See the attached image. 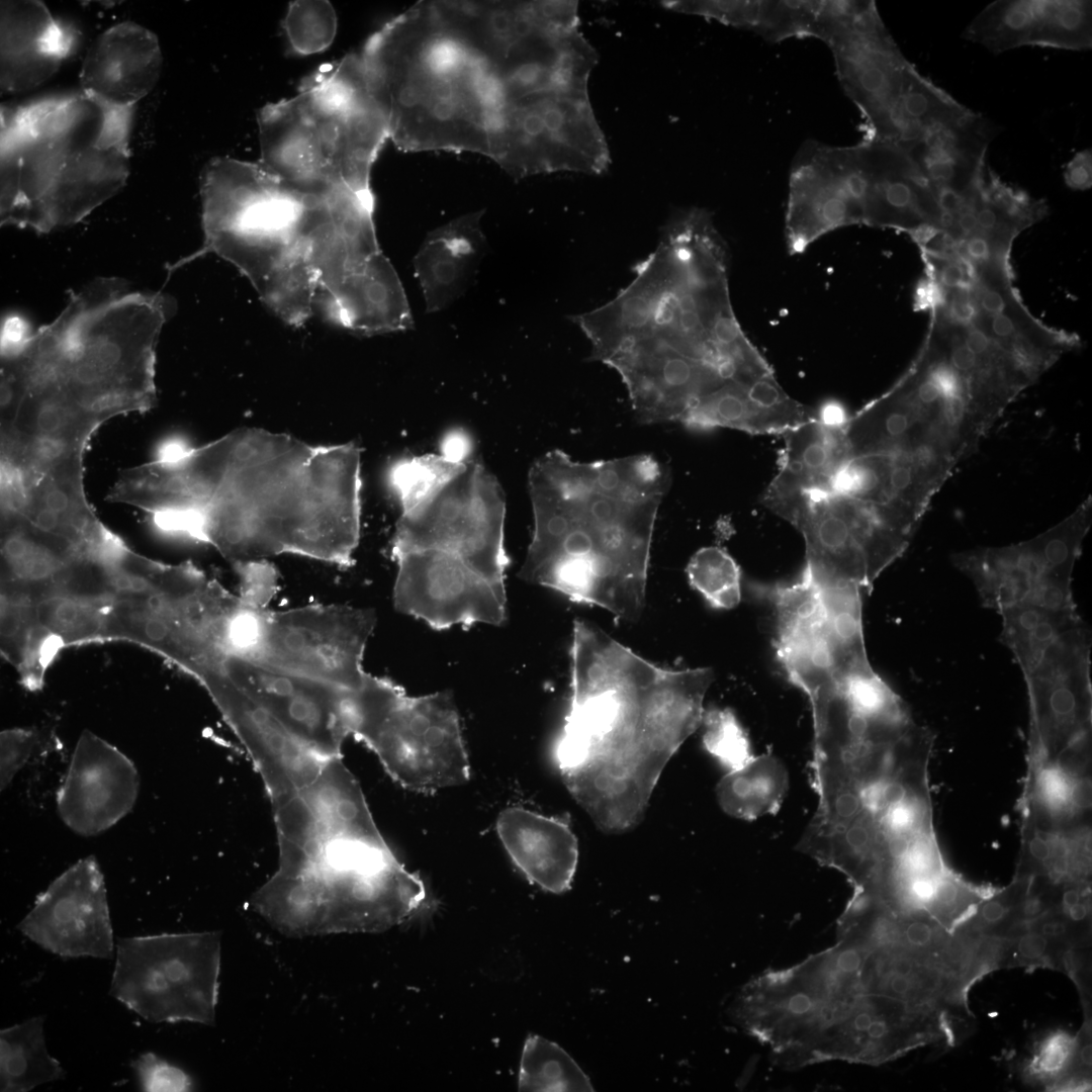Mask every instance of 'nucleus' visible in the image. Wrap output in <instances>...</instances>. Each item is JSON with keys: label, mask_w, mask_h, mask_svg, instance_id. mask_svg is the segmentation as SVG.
<instances>
[{"label": "nucleus", "mask_w": 1092, "mask_h": 1092, "mask_svg": "<svg viewBox=\"0 0 1092 1092\" xmlns=\"http://www.w3.org/2000/svg\"><path fill=\"white\" fill-rule=\"evenodd\" d=\"M186 538L233 565L295 554L349 567L361 529V449L312 446L262 429L197 447Z\"/></svg>", "instance_id": "nucleus-1"}, {"label": "nucleus", "mask_w": 1092, "mask_h": 1092, "mask_svg": "<svg viewBox=\"0 0 1092 1092\" xmlns=\"http://www.w3.org/2000/svg\"><path fill=\"white\" fill-rule=\"evenodd\" d=\"M670 470L653 454L590 462L559 449L528 473L534 529L519 577L637 621Z\"/></svg>", "instance_id": "nucleus-2"}, {"label": "nucleus", "mask_w": 1092, "mask_h": 1092, "mask_svg": "<svg viewBox=\"0 0 1092 1092\" xmlns=\"http://www.w3.org/2000/svg\"><path fill=\"white\" fill-rule=\"evenodd\" d=\"M889 950L856 921L839 917L836 942L744 985L733 1020L780 1066L828 1061L878 1065L918 1044L928 1016L887 989Z\"/></svg>", "instance_id": "nucleus-3"}, {"label": "nucleus", "mask_w": 1092, "mask_h": 1092, "mask_svg": "<svg viewBox=\"0 0 1092 1092\" xmlns=\"http://www.w3.org/2000/svg\"><path fill=\"white\" fill-rule=\"evenodd\" d=\"M573 321L593 350L698 361L734 382L771 369L733 312L726 246L711 214L697 207L670 217L627 287Z\"/></svg>", "instance_id": "nucleus-4"}, {"label": "nucleus", "mask_w": 1092, "mask_h": 1092, "mask_svg": "<svg viewBox=\"0 0 1092 1092\" xmlns=\"http://www.w3.org/2000/svg\"><path fill=\"white\" fill-rule=\"evenodd\" d=\"M711 682L705 667L657 666L576 620L569 708L553 752L560 776L655 774L701 725Z\"/></svg>", "instance_id": "nucleus-5"}, {"label": "nucleus", "mask_w": 1092, "mask_h": 1092, "mask_svg": "<svg viewBox=\"0 0 1092 1092\" xmlns=\"http://www.w3.org/2000/svg\"><path fill=\"white\" fill-rule=\"evenodd\" d=\"M360 57L399 150L489 156L498 83L433 1H419L386 22Z\"/></svg>", "instance_id": "nucleus-6"}, {"label": "nucleus", "mask_w": 1092, "mask_h": 1092, "mask_svg": "<svg viewBox=\"0 0 1092 1092\" xmlns=\"http://www.w3.org/2000/svg\"><path fill=\"white\" fill-rule=\"evenodd\" d=\"M133 110L83 93L2 106L0 173L10 204L1 224L46 234L115 195L129 173Z\"/></svg>", "instance_id": "nucleus-7"}, {"label": "nucleus", "mask_w": 1092, "mask_h": 1092, "mask_svg": "<svg viewBox=\"0 0 1092 1092\" xmlns=\"http://www.w3.org/2000/svg\"><path fill=\"white\" fill-rule=\"evenodd\" d=\"M174 307L169 295L130 291L119 279L91 282L31 332L24 353L29 389L59 393L101 424L151 410L156 347Z\"/></svg>", "instance_id": "nucleus-8"}, {"label": "nucleus", "mask_w": 1092, "mask_h": 1092, "mask_svg": "<svg viewBox=\"0 0 1092 1092\" xmlns=\"http://www.w3.org/2000/svg\"><path fill=\"white\" fill-rule=\"evenodd\" d=\"M350 735L411 791L430 794L469 779L460 717L449 692L412 697L388 678L368 673L352 695Z\"/></svg>", "instance_id": "nucleus-9"}, {"label": "nucleus", "mask_w": 1092, "mask_h": 1092, "mask_svg": "<svg viewBox=\"0 0 1092 1092\" xmlns=\"http://www.w3.org/2000/svg\"><path fill=\"white\" fill-rule=\"evenodd\" d=\"M376 614L369 608L318 605L284 611L244 605L228 629L229 650L290 673L356 690Z\"/></svg>", "instance_id": "nucleus-10"}, {"label": "nucleus", "mask_w": 1092, "mask_h": 1092, "mask_svg": "<svg viewBox=\"0 0 1092 1092\" xmlns=\"http://www.w3.org/2000/svg\"><path fill=\"white\" fill-rule=\"evenodd\" d=\"M587 86H553L505 102L488 158L516 179L556 172L605 173L611 156Z\"/></svg>", "instance_id": "nucleus-11"}, {"label": "nucleus", "mask_w": 1092, "mask_h": 1092, "mask_svg": "<svg viewBox=\"0 0 1092 1092\" xmlns=\"http://www.w3.org/2000/svg\"><path fill=\"white\" fill-rule=\"evenodd\" d=\"M215 933L120 938L110 995L153 1023H211L217 1000Z\"/></svg>", "instance_id": "nucleus-12"}, {"label": "nucleus", "mask_w": 1092, "mask_h": 1092, "mask_svg": "<svg viewBox=\"0 0 1092 1092\" xmlns=\"http://www.w3.org/2000/svg\"><path fill=\"white\" fill-rule=\"evenodd\" d=\"M505 520L502 485L484 465L470 459L431 499L401 513L391 553L441 551L505 586Z\"/></svg>", "instance_id": "nucleus-13"}, {"label": "nucleus", "mask_w": 1092, "mask_h": 1092, "mask_svg": "<svg viewBox=\"0 0 1092 1092\" xmlns=\"http://www.w3.org/2000/svg\"><path fill=\"white\" fill-rule=\"evenodd\" d=\"M803 536V571L816 583L871 590L875 579L909 542L866 506L835 491H812L769 509Z\"/></svg>", "instance_id": "nucleus-14"}, {"label": "nucleus", "mask_w": 1092, "mask_h": 1092, "mask_svg": "<svg viewBox=\"0 0 1092 1092\" xmlns=\"http://www.w3.org/2000/svg\"><path fill=\"white\" fill-rule=\"evenodd\" d=\"M1091 514L1089 497L1071 516L1031 540L958 553L953 564L974 581L984 605L998 612L1019 606L1074 609L1072 572Z\"/></svg>", "instance_id": "nucleus-15"}, {"label": "nucleus", "mask_w": 1092, "mask_h": 1092, "mask_svg": "<svg viewBox=\"0 0 1092 1092\" xmlns=\"http://www.w3.org/2000/svg\"><path fill=\"white\" fill-rule=\"evenodd\" d=\"M257 122L259 163L287 187L324 197L342 182L340 101L333 90L307 77L297 95L262 107Z\"/></svg>", "instance_id": "nucleus-16"}, {"label": "nucleus", "mask_w": 1092, "mask_h": 1092, "mask_svg": "<svg viewBox=\"0 0 1092 1092\" xmlns=\"http://www.w3.org/2000/svg\"><path fill=\"white\" fill-rule=\"evenodd\" d=\"M845 94L863 119L862 139L892 143L900 102L917 69L904 57L874 1H858L825 42Z\"/></svg>", "instance_id": "nucleus-17"}, {"label": "nucleus", "mask_w": 1092, "mask_h": 1092, "mask_svg": "<svg viewBox=\"0 0 1092 1092\" xmlns=\"http://www.w3.org/2000/svg\"><path fill=\"white\" fill-rule=\"evenodd\" d=\"M272 806L279 850L294 859L343 846L388 847L341 756L328 759L312 782Z\"/></svg>", "instance_id": "nucleus-18"}, {"label": "nucleus", "mask_w": 1092, "mask_h": 1092, "mask_svg": "<svg viewBox=\"0 0 1092 1092\" xmlns=\"http://www.w3.org/2000/svg\"><path fill=\"white\" fill-rule=\"evenodd\" d=\"M866 178L858 148L807 141L792 163L786 209L790 255L805 252L821 237L863 223Z\"/></svg>", "instance_id": "nucleus-19"}, {"label": "nucleus", "mask_w": 1092, "mask_h": 1092, "mask_svg": "<svg viewBox=\"0 0 1092 1092\" xmlns=\"http://www.w3.org/2000/svg\"><path fill=\"white\" fill-rule=\"evenodd\" d=\"M220 669L307 750L324 760L341 756L350 736L355 690L277 669L233 651L225 652Z\"/></svg>", "instance_id": "nucleus-20"}, {"label": "nucleus", "mask_w": 1092, "mask_h": 1092, "mask_svg": "<svg viewBox=\"0 0 1092 1092\" xmlns=\"http://www.w3.org/2000/svg\"><path fill=\"white\" fill-rule=\"evenodd\" d=\"M397 563L394 607L437 630L506 621V588L459 558L436 550L392 554Z\"/></svg>", "instance_id": "nucleus-21"}, {"label": "nucleus", "mask_w": 1092, "mask_h": 1092, "mask_svg": "<svg viewBox=\"0 0 1092 1092\" xmlns=\"http://www.w3.org/2000/svg\"><path fill=\"white\" fill-rule=\"evenodd\" d=\"M1090 636L1080 621L1064 631L1024 674L1030 702L1029 764L1052 760L1091 734Z\"/></svg>", "instance_id": "nucleus-22"}, {"label": "nucleus", "mask_w": 1092, "mask_h": 1092, "mask_svg": "<svg viewBox=\"0 0 1092 1092\" xmlns=\"http://www.w3.org/2000/svg\"><path fill=\"white\" fill-rule=\"evenodd\" d=\"M17 928L62 958L111 959L114 950L105 882L93 855L57 877Z\"/></svg>", "instance_id": "nucleus-23"}, {"label": "nucleus", "mask_w": 1092, "mask_h": 1092, "mask_svg": "<svg viewBox=\"0 0 1092 1092\" xmlns=\"http://www.w3.org/2000/svg\"><path fill=\"white\" fill-rule=\"evenodd\" d=\"M200 195L204 239L243 231L292 234L305 202L260 163L228 157L205 166Z\"/></svg>", "instance_id": "nucleus-24"}, {"label": "nucleus", "mask_w": 1092, "mask_h": 1092, "mask_svg": "<svg viewBox=\"0 0 1092 1092\" xmlns=\"http://www.w3.org/2000/svg\"><path fill=\"white\" fill-rule=\"evenodd\" d=\"M140 785L139 771L129 757L84 730L57 792L59 816L74 833L97 835L131 812Z\"/></svg>", "instance_id": "nucleus-25"}, {"label": "nucleus", "mask_w": 1092, "mask_h": 1092, "mask_svg": "<svg viewBox=\"0 0 1092 1092\" xmlns=\"http://www.w3.org/2000/svg\"><path fill=\"white\" fill-rule=\"evenodd\" d=\"M199 684L248 752L271 802L314 780L327 760L302 746L221 670L205 675Z\"/></svg>", "instance_id": "nucleus-26"}, {"label": "nucleus", "mask_w": 1092, "mask_h": 1092, "mask_svg": "<svg viewBox=\"0 0 1092 1092\" xmlns=\"http://www.w3.org/2000/svg\"><path fill=\"white\" fill-rule=\"evenodd\" d=\"M866 178L863 223L907 234L922 246L939 232L935 192L910 153L899 145L856 144Z\"/></svg>", "instance_id": "nucleus-27"}, {"label": "nucleus", "mask_w": 1092, "mask_h": 1092, "mask_svg": "<svg viewBox=\"0 0 1092 1092\" xmlns=\"http://www.w3.org/2000/svg\"><path fill=\"white\" fill-rule=\"evenodd\" d=\"M962 36L993 54L1026 46L1067 51L1092 48V3L1087 0H998Z\"/></svg>", "instance_id": "nucleus-28"}, {"label": "nucleus", "mask_w": 1092, "mask_h": 1092, "mask_svg": "<svg viewBox=\"0 0 1092 1092\" xmlns=\"http://www.w3.org/2000/svg\"><path fill=\"white\" fill-rule=\"evenodd\" d=\"M161 68L156 34L135 22H120L88 50L80 72L82 93L105 107L134 109L155 87Z\"/></svg>", "instance_id": "nucleus-29"}, {"label": "nucleus", "mask_w": 1092, "mask_h": 1092, "mask_svg": "<svg viewBox=\"0 0 1092 1092\" xmlns=\"http://www.w3.org/2000/svg\"><path fill=\"white\" fill-rule=\"evenodd\" d=\"M0 12L1 90H31L59 69L71 52L75 31L56 20L40 1H1Z\"/></svg>", "instance_id": "nucleus-30"}, {"label": "nucleus", "mask_w": 1092, "mask_h": 1092, "mask_svg": "<svg viewBox=\"0 0 1092 1092\" xmlns=\"http://www.w3.org/2000/svg\"><path fill=\"white\" fill-rule=\"evenodd\" d=\"M326 70L340 100L339 177L351 190L372 195L371 169L389 139L387 113L360 56L349 54Z\"/></svg>", "instance_id": "nucleus-31"}, {"label": "nucleus", "mask_w": 1092, "mask_h": 1092, "mask_svg": "<svg viewBox=\"0 0 1092 1092\" xmlns=\"http://www.w3.org/2000/svg\"><path fill=\"white\" fill-rule=\"evenodd\" d=\"M496 831L508 854L531 883L555 894L571 887L578 842L565 820L515 806L499 813Z\"/></svg>", "instance_id": "nucleus-32"}, {"label": "nucleus", "mask_w": 1092, "mask_h": 1092, "mask_svg": "<svg viewBox=\"0 0 1092 1092\" xmlns=\"http://www.w3.org/2000/svg\"><path fill=\"white\" fill-rule=\"evenodd\" d=\"M326 294L332 318L355 334L373 336L413 328L403 286L382 251L349 271Z\"/></svg>", "instance_id": "nucleus-33"}, {"label": "nucleus", "mask_w": 1092, "mask_h": 1092, "mask_svg": "<svg viewBox=\"0 0 1092 1092\" xmlns=\"http://www.w3.org/2000/svg\"><path fill=\"white\" fill-rule=\"evenodd\" d=\"M83 458L84 454L76 455L44 474L32 488L29 503L18 519L90 557L114 533L97 518L86 498Z\"/></svg>", "instance_id": "nucleus-34"}, {"label": "nucleus", "mask_w": 1092, "mask_h": 1092, "mask_svg": "<svg viewBox=\"0 0 1092 1092\" xmlns=\"http://www.w3.org/2000/svg\"><path fill=\"white\" fill-rule=\"evenodd\" d=\"M483 212L454 218L428 233L420 246L413 264L427 312L449 306L473 280L486 244L480 223Z\"/></svg>", "instance_id": "nucleus-35"}, {"label": "nucleus", "mask_w": 1092, "mask_h": 1092, "mask_svg": "<svg viewBox=\"0 0 1092 1092\" xmlns=\"http://www.w3.org/2000/svg\"><path fill=\"white\" fill-rule=\"evenodd\" d=\"M845 422V421H844ZM843 423L817 417L786 432L779 467L762 495L772 506L812 491H831L833 482L849 456Z\"/></svg>", "instance_id": "nucleus-36"}, {"label": "nucleus", "mask_w": 1092, "mask_h": 1092, "mask_svg": "<svg viewBox=\"0 0 1092 1092\" xmlns=\"http://www.w3.org/2000/svg\"><path fill=\"white\" fill-rule=\"evenodd\" d=\"M816 417V411L789 396L775 375H769L750 384L725 385L697 408L687 428L783 435Z\"/></svg>", "instance_id": "nucleus-37"}, {"label": "nucleus", "mask_w": 1092, "mask_h": 1092, "mask_svg": "<svg viewBox=\"0 0 1092 1092\" xmlns=\"http://www.w3.org/2000/svg\"><path fill=\"white\" fill-rule=\"evenodd\" d=\"M1091 799V774H1072L1054 762L1029 764L1022 821L1066 833L1089 828Z\"/></svg>", "instance_id": "nucleus-38"}, {"label": "nucleus", "mask_w": 1092, "mask_h": 1092, "mask_svg": "<svg viewBox=\"0 0 1092 1092\" xmlns=\"http://www.w3.org/2000/svg\"><path fill=\"white\" fill-rule=\"evenodd\" d=\"M785 764L774 754L754 755L743 766L727 771L716 785L720 808L741 820H755L777 813L788 792Z\"/></svg>", "instance_id": "nucleus-39"}, {"label": "nucleus", "mask_w": 1092, "mask_h": 1092, "mask_svg": "<svg viewBox=\"0 0 1092 1092\" xmlns=\"http://www.w3.org/2000/svg\"><path fill=\"white\" fill-rule=\"evenodd\" d=\"M65 1077L47 1049L43 1016H34L0 1032V1090L26 1092Z\"/></svg>", "instance_id": "nucleus-40"}, {"label": "nucleus", "mask_w": 1092, "mask_h": 1092, "mask_svg": "<svg viewBox=\"0 0 1092 1092\" xmlns=\"http://www.w3.org/2000/svg\"><path fill=\"white\" fill-rule=\"evenodd\" d=\"M295 237L283 232L244 231L218 234L204 239L203 246L168 267L171 273L188 262L214 253L233 264L256 288L293 250Z\"/></svg>", "instance_id": "nucleus-41"}, {"label": "nucleus", "mask_w": 1092, "mask_h": 1092, "mask_svg": "<svg viewBox=\"0 0 1092 1092\" xmlns=\"http://www.w3.org/2000/svg\"><path fill=\"white\" fill-rule=\"evenodd\" d=\"M1003 629L1000 640L1013 652L1023 674L1038 663L1045 649L1067 629L1081 621L1076 608L1048 610L1019 606L1000 611Z\"/></svg>", "instance_id": "nucleus-42"}, {"label": "nucleus", "mask_w": 1092, "mask_h": 1092, "mask_svg": "<svg viewBox=\"0 0 1092 1092\" xmlns=\"http://www.w3.org/2000/svg\"><path fill=\"white\" fill-rule=\"evenodd\" d=\"M255 289L261 300L284 323L301 327L309 318L318 285L298 240L293 250Z\"/></svg>", "instance_id": "nucleus-43"}, {"label": "nucleus", "mask_w": 1092, "mask_h": 1092, "mask_svg": "<svg viewBox=\"0 0 1092 1092\" xmlns=\"http://www.w3.org/2000/svg\"><path fill=\"white\" fill-rule=\"evenodd\" d=\"M102 424L82 413L55 392L21 396L10 425L1 433L50 436L90 442Z\"/></svg>", "instance_id": "nucleus-44"}, {"label": "nucleus", "mask_w": 1092, "mask_h": 1092, "mask_svg": "<svg viewBox=\"0 0 1092 1092\" xmlns=\"http://www.w3.org/2000/svg\"><path fill=\"white\" fill-rule=\"evenodd\" d=\"M520 1091H594L589 1078L558 1044L527 1037L518 1077Z\"/></svg>", "instance_id": "nucleus-45"}, {"label": "nucleus", "mask_w": 1092, "mask_h": 1092, "mask_svg": "<svg viewBox=\"0 0 1092 1092\" xmlns=\"http://www.w3.org/2000/svg\"><path fill=\"white\" fill-rule=\"evenodd\" d=\"M324 200L333 225L346 247L351 270L381 251L373 219V195L357 193L339 182Z\"/></svg>", "instance_id": "nucleus-46"}, {"label": "nucleus", "mask_w": 1092, "mask_h": 1092, "mask_svg": "<svg viewBox=\"0 0 1092 1092\" xmlns=\"http://www.w3.org/2000/svg\"><path fill=\"white\" fill-rule=\"evenodd\" d=\"M467 462H455L442 454L411 456L395 462L389 470L388 479L398 498L401 513L412 511L431 499Z\"/></svg>", "instance_id": "nucleus-47"}, {"label": "nucleus", "mask_w": 1092, "mask_h": 1092, "mask_svg": "<svg viewBox=\"0 0 1092 1092\" xmlns=\"http://www.w3.org/2000/svg\"><path fill=\"white\" fill-rule=\"evenodd\" d=\"M690 584L716 609L729 610L741 600V571L723 548L699 549L687 565Z\"/></svg>", "instance_id": "nucleus-48"}, {"label": "nucleus", "mask_w": 1092, "mask_h": 1092, "mask_svg": "<svg viewBox=\"0 0 1092 1092\" xmlns=\"http://www.w3.org/2000/svg\"><path fill=\"white\" fill-rule=\"evenodd\" d=\"M337 14L326 0H295L288 5L282 27L292 51L307 56L327 50L337 33Z\"/></svg>", "instance_id": "nucleus-49"}, {"label": "nucleus", "mask_w": 1092, "mask_h": 1092, "mask_svg": "<svg viewBox=\"0 0 1092 1092\" xmlns=\"http://www.w3.org/2000/svg\"><path fill=\"white\" fill-rule=\"evenodd\" d=\"M995 890L972 884L948 868L937 878L924 912L952 934Z\"/></svg>", "instance_id": "nucleus-50"}, {"label": "nucleus", "mask_w": 1092, "mask_h": 1092, "mask_svg": "<svg viewBox=\"0 0 1092 1092\" xmlns=\"http://www.w3.org/2000/svg\"><path fill=\"white\" fill-rule=\"evenodd\" d=\"M703 744L727 771L747 763L754 754L748 735L734 712L729 708H710L704 711Z\"/></svg>", "instance_id": "nucleus-51"}, {"label": "nucleus", "mask_w": 1092, "mask_h": 1092, "mask_svg": "<svg viewBox=\"0 0 1092 1092\" xmlns=\"http://www.w3.org/2000/svg\"><path fill=\"white\" fill-rule=\"evenodd\" d=\"M40 733L35 728H10L0 734V789L4 791L36 753Z\"/></svg>", "instance_id": "nucleus-52"}, {"label": "nucleus", "mask_w": 1092, "mask_h": 1092, "mask_svg": "<svg viewBox=\"0 0 1092 1092\" xmlns=\"http://www.w3.org/2000/svg\"><path fill=\"white\" fill-rule=\"evenodd\" d=\"M1076 1038L1057 1031L1039 1043L1028 1064L1031 1075L1059 1083L1068 1072L1074 1054Z\"/></svg>", "instance_id": "nucleus-53"}, {"label": "nucleus", "mask_w": 1092, "mask_h": 1092, "mask_svg": "<svg viewBox=\"0 0 1092 1092\" xmlns=\"http://www.w3.org/2000/svg\"><path fill=\"white\" fill-rule=\"evenodd\" d=\"M240 580L239 598L251 608H267L278 589V573L266 560L234 564Z\"/></svg>", "instance_id": "nucleus-54"}, {"label": "nucleus", "mask_w": 1092, "mask_h": 1092, "mask_svg": "<svg viewBox=\"0 0 1092 1092\" xmlns=\"http://www.w3.org/2000/svg\"><path fill=\"white\" fill-rule=\"evenodd\" d=\"M132 1068L144 1091H188L192 1087V1081L184 1071L152 1053L140 1056Z\"/></svg>", "instance_id": "nucleus-55"}, {"label": "nucleus", "mask_w": 1092, "mask_h": 1092, "mask_svg": "<svg viewBox=\"0 0 1092 1092\" xmlns=\"http://www.w3.org/2000/svg\"><path fill=\"white\" fill-rule=\"evenodd\" d=\"M1014 964L1023 967H1055L1066 953L1035 930L1027 928L1012 939Z\"/></svg>", "instance_id": "nucleus-56"}, {"label": "nucleus", "mask_w": 1092, "mask_h": 1092, "mask_svg": "<svg viewBox=\"0 0 1092 1092\" xmlns=\"http://www.w3.org/2000/svg\"><path fill=\"white\" fill-rule=\"evenodd\" d=\"M1065 183L1074 190H1087L1092 185V151L1085 149L1076 153L1064 170Z\"/></svg>", "instance_id": "nucleus-57"}, {"label": "nucleus", "mask_w": 1092, "mask_h": 1092, "mask_svg": "<svg viewBox=\"0 0 1092 1092\" xmlns=\"http://www.w3.org/2000/svg\"><path fill=\"white\" fill-rule=\"evenodd\" d=\"M471 442L467 434L460 430H453L446 434L441 442V453L444 457L455 462H467L470 460Z\"/></svg>", "instance_id": "nucleus-58"}, {"label": "nucleus", "mask_w": 1092, "mask_h": 1092, "mask_svg": "<svg viewBox=\"0 0 1092 1092\" xmlns=\"http://www.w3.org/2000/svg\"><path fill=\"white\" fill-rule=\"evenodd\" d=\"M192 445L179 436H167L157 443L151 462L170 463L181 458Z\"/></svg>", "instance_id": "nucleus-59"}, {"label": "nucleus", "mask_w": 1092, "mask_h": 1092, "mask_svg": "<svg viewBox=\"0 0 1092 1092\" xmlns=\"http://www.w3.org/2000/svg\"><path fill=\"white\" fill-rule=\"evenodd\" d=\"M1062 912L1067 916V918L1073 924H1075V925H1077L1079 927L1080 926H1086L1087 927L1088 926V921H1090V916H1091L1090 896L1084 898L1083 900H1081L1077 904L1071 906L1070 908H1068V909H1066V910H1064Z\"/></svg>", "instance_id": "nucleus-60"}]
</instances>
